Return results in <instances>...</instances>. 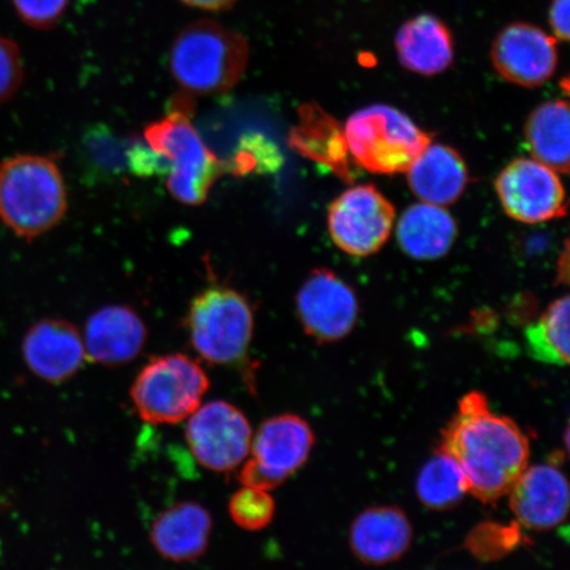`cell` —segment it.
<instances>
[{
	"label": "cell",
	"instance_id": "6da1fadb",
	"mask_svg": "<svg viewBox=\"0 0 570 570\" xmlns=\"http://www.w3.org/2000/svg\"><path fill=\"white\" fill-rule=\"evenodd\" d=\"M440 451L459 463L470 494L494 503L529 466L530 441L514 420L495 415L488 397L473 391L441 433Z\"/></svg>",
	"mask_w": 570,
	"mask_h": 570
},
{
	"label": "cell",
	"instance_id": "7a4b0ae2",
	"mask_svg": "<svg viewBox=\"0 0 570 570\" xmlns=\"http://www.w3.org/2000/svg\"><path fill=\"white\" fill-rule=\"evenodd\" d=\"M194 97L180 92L168 112L146 127V145L167 166V188L177 202L197 206L208 199L214 185L229 167L206 146L191 120Z\"/></svg>",
	"mask_w": 570,
	"mask_h": 570
},
{
	"label": "cell",
	"instance_id": "3957f363",
	"mask_svg": "<svg viewBox=\"0 0 570 570\" xmlns=\"http://www.w3.org/2000/svg\"><path fill=\"white\" fill-rule=\"evenodd\" d=\"M249 46L244 35L212 19L181 28L169 49V70L190 97L220 96L244 78Z\"/></svg>",
	"mask_w": 570,
	"mask_h": 570
},
{
	"label": "cell",
	"instance_id": "277c9868",
	"mask_svg": "<svg viewBox=\"0 0 570 570\" xmlns=\"http://www.w3.org/2000/svg\"><path fill=\"white\" fill-rule=\"evenodd\" d=\"M67 210L66 180L56 160L20 154L0 163V220L19 238L52 230Z\"/></svg>",
	"mask_w": 570,
	"mask_h": 570
},
{
	"label": "cell",
	"instance_id": "5b68a950",
	"mask_svg": "<svg viewBox=\"0 0 570 570\" xmlns=\"http://www.w3.org/2000/svg\"><path fill=\"white\" fill-rule=\"evenodd\" d=\"M348 154L376 175L407 173L431 137L401 110L373 105L355 111L344 128Z\"/></svg>",
	"mask_w": 570,
	"mask_h": 570
},
{
	"label": "cell",
	"instance_id": "8992f818",
	"mask_svg": "<svg viewBox=\"0 0 570 570\" xmlns=\"http://www.w3.org/2000/svg\"><path fill=\"white\" fill-rule=\"evenodd\" d=\"M185 325L195 352L213 365H235L247 358L254 336V312L246 296L212 284L191 301Z\"/></svg>",
	"mask_w": 570,
	"mask_h": 570
},
{
	"label": "cell",
	"instance_id": "52a82bcc",
	"mask_svg": "<svg viewBox=\"0 0 570 570\" xmlns=\"http://www.w3.org/2000/svg\"><path fill=\"white\" fill-rule=\"evenodd\" d=\"M209 387V377L197 361L168 354L156 356L140 370L130 394L146 423L173 425L194 415Z\"/></svg>",
	"mask_w": 570,
	"mask_h": 570
},
{
	"label": "cell",
	"instance_id": "ba28073f",
	"mask_svg": "<svg viewBox=\"0 0 570 570\" xmlns=\"http://www.w3.org/2000/svg\"><path fill=\"white\" fill-rule=\"evenodd\" d=\"M315 436L304 419L291 413L263 423L252 441V459L239 473L242 487L274 490L308 460Z\"/></svg>",
	"mask_w": 570,
	"mask_h": 570
},
{
	"label": "cell",
	"instance_id": "9c48e42d",
	"mask_svg": "<svg viewBox=\"0 0 570 570\" xmlns=\"http://www.w3.org/2000/svg\"><path fill=\"white\" fill-rule=\"evenodd\" d=\"M185 439L199 465L229 473L246 461L253 431L244 412L225 401H214L199 405L188 419Z\"/></svg>",
	"mask_w": 570,
	"mask_h": 570
},
{
	"label": "cell",
	"instance_id": "30bf717a",
	"mask_svg": "<svg viewBox=\"0 0 570 570\" xmlns=\"http://www.w3.org/2000/svg\"><path fill=\"white\" fill-rule=\"evenodd\" d=\"M395 224V208L374 185H358L334 199L327 216L331 237L342 252L373 255L386 244Z\"/></svg>",
	"mask_w": 570,
	"mask_h": 570
},
{
	"label": "cell",
	"instance_id": "8fae6325",
	"mask_svg": "<svg viewBox=\"0 0 570 570\" xmlns=\"http://www.w3.org/2000/svg\"><path fill=\"white\" fill-rule=\"evenodd\" d=\"M495 188L505 213L523 224L564 217L566 188L556 170L538 160L520 158L499 174Z\"/></svg>",
	"mask_w": 570,
	"mask_h": 570
},
{
	"label": "cell",
	"instance_id": "7c38bea8",
	"mask_svg": "<svg viewBox=\"0 0 570 570\" xmlns=\"http://www.w3.org/2000/svg\"><path fill=\"white\" fill-rule=\"evenodd\" d=\"M296 306L305 332L323 344L345 338L354 330L360 313L351 285L325 268L306 277L297 292Z\"/></svg>",
	"mask_w": 570,
	"mask_h": 570
},
{
	"label": "cell",
	"instance_id": "4fadbf2b",
	"mask_svg": "<svg viewBox=\"0 0 570 570\" xmlns=\"http://www.w3.org/2000/svg\"><path fill=\"white\" fill-rule=\"evenodd\" d=\"M491 61L505 81L538 88L558 68V41L540 27L512 23L498 33L491 47Z\"/></svg>",
	"mask_w": 570,
	"mask_h": 570
},
{
	"label": "cell",
	"instance_id": "5bb4252c",
	"mask_svg": "<svg viewBox=\"0 0 570 570\" xmlns=\"http://www.w3.org/2000/svg\"><path fill=\"white\" fill-rule=\"evenodd\" d=\"M21 352L28 368L49 383L70 380L88 360L80 331L60 318L33 324L26 333Z\"/></svg>",
	"mask_w": 570,
	"mask_h": 570
},
{
	"label": "cell",
	"instance_id": "9a60e30c",
	"mask_svg": "<svg viewBox=\"0 0 570 570\" xmlns=\"http://www.w3.org/2000/svg\"><path fill=\"white\" fill-rule=\"evenodd\" d=\"M509 495L518 524L527 530H552L567 519L568 481L552 463L527 466L512 484Z\"/></svg>",
	"mask_w": 570,
	"mask_h": 570
},
{
	"label": "cell",
	"instance_id": "2e32d148",
	"mask_svg": "<svg viewBox=\"0 0 570 570\" xmlns=\"http://www.w3.org/2000/svg\"><path fill=\"white\" fill-rule=\"evenodd\" d=\"M147 326L130 306L107 305L96 311L85 326L88 360L104 366H120L141 353Z\"/></svg>",
	"mask_w": 570,
	"mask_h": 570
},
{
	"label": "cell",
	"instance_id": "e0dca14e",
	"mask_svg": "<svg viewBox=\"0 0 570 570\" xmlns=\"http://www.w3.org/2000/svg\"><path fill=\"white\" fill-rule=\"evenodd\" d=\"M348 541L356 559L368 566H386L410 550L412 525L401 509H367L355 518Z\"/></svg>",
	"mask_w": 570,
	"mask_h": 570
},
{
	"label": "cell",
	"instance_id": "ac0fdd59",
	"mask_svg": "<svg viewBox=\"0 0 570 570\" xmlns=\"http://www.w3.org/2000/svg\"><path fill=\"white\" fill-rule=\"evenodd\" d=\"M213 519L204 505L180 502L156 518L149 538L161 558L189 562L208 550Z\"/></svg>",
	"mask_w": 570,
	"mask_h": 570
},
{
	"label": "cell",
	"instance_id": "d6986e66",
	"mask_svg": "<svg viewBox=\"0 0 570 570\" xmlns=\"http://www.w3.org/2000/svg\"><path fill=\"white\" fill-rule=\"evenodd\" d=\"M395 49L402 67L426 77L444 73L454 60L451 30L430 13L412 18L399 28Z\"/></svg>",
	"mask_w": 570,
	"mask_h": 570
},
{
	"label": "cell",
	"instance_id": "ffe728a7",
	"mask_svg": "<svg viewBox=\"0 0 570 570\" xmlns=\"http://www.w3.org/2000/svg\"><path fill=\"white\" fill-rule=\"evenodd\" d=\"M407 173L413 194L424 203L439 206L458 202L469 183L462 156L443 145L428 146Z\"/></svg>",
	"mask_w": 570,
	"mask_h": 570
},
{
	"label": "cell",
	"instance_id": "44dd1931",
	"mask_svg": "<svg viewBox=\"0 0 570 570\" xmlns=\"http://www.w3.org/2000/svg\"><path fill=\"white\" fill-rule=\"evenodd\" d=\"M289 145L305 158L323 164L345 180L351 178L344 128L318 105L301 106L298 122L289 135Z\"/></svg>",
	"mask_w": 570,
	"mask_h": 570
},
{
	"label": "cell",
	"instance_id": "7402d4cb",
	"mask_svg": "<svg viewBox=\"0 0 570 570\" xmlns=\"http://www.w3.org/2000/svg\"><path fill=\"white\" fill-rule=\"evenodd\" d=\"M396 235L405 254L417 261H434L452 248L458 224L443 206L415 204L403 213Z\"/></svg>",
	"mask_w": 570,
	"mask_h": 570
},
{
	"label": "cell",
	"instance_id": "603a6c76",
	"mask_svg": "<svg viewBox=\"0 0 570 570\" xmlns=\"http://www.w3.org/2000/svg\"><path fill=\"white\" fill-rule=\"evenodd\" d=\"M525 140L540 163L556 173L569 170V105L561 99L541 104L525 125Z\"/></svg>",
	"mask_w": 570,
	"mask_h": 570
},
{
	"label": "cell",
	"instance_id": "cb8c5ba5",
	"mask_svg": "<svg viewBox=\"0 0 570 570\" xmlns=\"http://www.w3.org/2000/svg\"><path fill=\"white\" fill-rule=\"evenodd\" d=\"M416 491L425 508L439 511L453 509L469 493L459 463L440 449L420 472Z\"/></svg>",
	"mask_w": 570,
	"mask_h": 570
},
{
	"label": "cell",
	"instance_id": "d4e9b609",
	"mask_svg": "<svg viewBox=\"0 0 570 570\" xmlns=\"http://www.w3.org/2000/svg\"><path fill=\"white\" fill-rule=\"evenodd\" d=\"M569 308L568 296L558 298L548 306L537 323L527 327V348L534 360L548 365H568Z\"/></svg>",
	"mask_w": 570,
	"mask_h": 570
},
{
	"label": "cell",
	"instance_id": "484cf974",
	"mask_svg": "<svg viewBox=\"0 0 570 570\" xmlns=\"http://www.w3.org/2000/svg\"><path fill=\"white\" fill-rule=\"evenodd\" d=\"M233 522L247 531L266 529L275 515V501L269 491L244 487L229 502Z\"/></svg>",
	"mask_w": 570,
	"mask_h": 570
},
{
	"label": "cell",
	"instance_id": "4316f807",
	"mask_svg": "<svg viewBox=\"0 0 570 570\" xmlns=\"http://www.w3.org/2000/svg\"><path fill=\"white\" fill-rule=\"evenodd\" d=\"M519 527V524L510 527L495 523L481 524L469 534L468 550L483 561L501 559L514 551L522 541Z\"/></svg>",
	"mask_w": 570,
	"mask_h": 570
},
{
	"label": "cell",
	"instance_id": "83f0119b",
	"mask_svg": "<svg viewBox=\"0 0 570 570\" xmlns=\"http://www.w3.org/2000/svg\"><path fill=\"white\" fill-rule=\"evenodd\" d=\"M70 0H12L13 9L23 23L35 30H52L60 23Z\"/></svg>",
	"mask_w": 570,
	"mask_h": 570
},
{
	"label": "cell",
	"instance_id": "f1b7e54d",
	"mask_svg": "<svg viewBox=\"0 0 570 570\" xmlns=\"http://www.w3.org/2000/svg\"><path fill=\"white\" fill-rule=\"evenodd\" d=\"M24 80V63L16 41L0 35V105L17 95Z\"/></svg>",
	"mask_w": 570,
	"mask_h": 570
},
{
	"label": "cell",
	"instance_id": "f546056e",
	"mask_svg": "<svg viewBox=\"0 0 570 570\" xmlns=\"http://www.w3.org/2000/svg\"><path fill=\"white\" fill-rule=\"evenodd\" d=\"M570 0H552L550 6V27L553 32V38L560 41H569L570 33Z\"/></svg>",
	"mask_w": 570,
	"mask_h": 570
},
{
	"label": "cell",
	"instance_id": "4dcf8cb0",
	"mask_svg": "<svg viewBox=\"0 0 570 570\" xmlns=\"http://www.w3.org/2000/svg\"><path fill=\"white\" fill-rule=\"evenodd\" d=\"M181 3L203 11H227L232 10L239 0H180Z\"/></svg>",
	"mask_w": 570,
	"mask_h": 570
}]
</instances>
